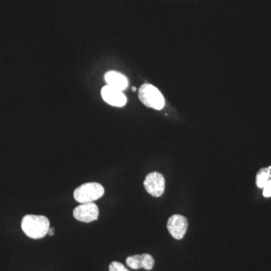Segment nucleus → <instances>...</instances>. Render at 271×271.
<instances>
[{
    "instance_id": "1",
    "label": "nucleus",
    "mask_w": 271,
    "mask_h": 271,
    "mask_svg": "<svg viewBox=\"0 0 271 271\" xmlns=\"http://www.w3.org/2000/svg\"><path fill=\"white\" fill-rule=\"evenodd\" d=\"M22 227L27 237L37 240L47 235L50 222L46 216L27 215L22 219Z\"/></svg>"
},
{
    "instance_id": "2",
    "label": "nucleus",
    "mask_w": 271,
    "mask_h": 271,
    "mask_svg": "<svg viewBox=\"0 0 271 271\" xmlns=\"http://www.w3.org/2000/svg\"><path fill=\"white\" fill-rule=\"evenodd\" d=\"M104 187L97 182H88L75 189L73 196L80 203H92L103 196Z\"/></svg>"
},
{
    "instance_id": "3",
    "label": "nucleus",
    "mask_w": 271,
    "mask_h": 271,
    "mask_svg": "<svg viewBox=\"0 0 271 271\" xmlns=\"http://www.w3.org/2000/svg\"><path fill=\"white\" fill-rule=\"evenodd\" d=\"M139 99L149 108L160 110L165 105L163 96L158 88L151 84H144L139 90Z\"/></svg>"
},
{
    "instance_id": "4",
    "label": "nucleus",
    "mask_w": 271,
    "mask_h": 271,
    "mask_svg": "<svg viewBox=\"0 0 271 271\" xmlns=\"http://www.w3.org/2000/svg\"><path fill=\"white\" fill-rule=\"evenodd\" d=\"M144 187L149 195L159 197L165 190V179L161 173L152 172L149 173L143 182Z\"/></svg>"
},
{
    "instance_id": "5",
    "label": "nucleus",
    "mask_w": 271,
    "mask_h": 271,
    "mask_svg": "<svg viewBox=\"0 0 271 271\" xmlns=\"http://www.w3.org/2000/svg\"><path fill=\"white\" fill-rule=\"evenodd\" d=\"M73 216L76 220L85 223H90L97 220L99 208L95 203H81L73 210Z\"/></svg>"
},
{
    "instance_id": "6",
    "label": "nucleus",
    "mask_w": 271,
    "mask_h": 271,
    "mask_svg": "<svg viewBox=\"0 0 271 271\" xmlns=\"http://www.w3.org/2000/svg\"><path fill=\"white\" fill-rule=\"evenodd\" d=\"M168 229L169 233L176 240H182L187 232V219L181 215H173L168 222Z\"/></svg>"
},
{
    "instance_id": "7",
    "label": "nucleus",
    "mask_w": 271,
    "mask_h": 271,
    "mask_svg": "<svg viewBox=\"0 0 271 271\" xmlns=\"http://www.w3.org/2000/svg\"><path fill=\"white\" fill-rule=\"evenodd\" d=\"M101 95L105 102L113 107H122L127 103V97L122 91L109 86L102 88Z\"/></svg>"
},
{
    "instance_id": "8",
    "label": "nucleus",
    "mask_w": 271,
    "mask_h": 271,
    "mask_svg": "<svg viewBox=\"0 0 271 271\" xmlns=\"http://www.w3.org/2000/svg\"><path fill=\"white\" fill-rule=\"evenodd\" d=\"M126 263L128 267L134 270L144 268L150 270L155 265V259L149 254L135 255L128 257L126 259Z\"/></svg>"
},
{
    "instance_id": "9",
    "label": "nucleus",
    "mask_w": 271,
    "mask_h": 271,
    "mask_svg": "<svg viewBox=\"0 0 271 271\" xmlns=\"http://www.w3.org/2000/svg\"><path fill=\"white\" fill-rule=\"evenodd\" d=\"M105 80L107 86L115 88V89L123 91L128 86V80L121 73L116 71H110L105 75Z\"/></svg>"
},
{
    "instance_id": "10",
    "label": "nucleus",
    "mask_w": 271,
    "mask_h": 271,
    "mask_svg": "<svg viewBox=\"0 0 271 271\" xmlns=\"http://www.w3.org/2000/svg\"><path fill=\"white\" fill-rule=\"evenodd\" d=\"M271 170L269 168H262L260 170L256 176V185L259 189H263L269 181Z\"/></svg>"
},
{
    "instance_id": "11",
    "label": "nucleus",
    "mask_w": 271,
    "mask_h": 271,
    "mask_svg": "<svg viewBox=\"0 0 271 271\" xmlns=\"http://www.w3.org/2000/svg\"><path fill=\"white\" fill-rule=\"evenodd\" d=\"M110 271H130L123 265L121 263L118 261H112L110 264V267H109Z\"/></svg>"
},
{
    "instance_id": "12",
    "label": "nucleus",
    "mask_w": 271,
    "mask_h": 271,
    "mask_svg": "<svg viewBox=\"0 0 271 271\" xmlns=\"http://www.w3.org/2000/svg\"><path fill=\"white\" fill-rule=\"evenodd\" d=\"M263 189H264V191H263V195H264V197H271V180H269L268 182L266 183V185H264Z\"/></svg>"
},
{
    "instance_id": "13",
    "label": "nucleus",
    "mask_w": 271,
    "mask_h": 271,
    "mask_svg": "<svg viewBox=\"0 0 271 271\" xmlns=\"http://www.w3.org/2000/svg\"><path fill=\"white\" fill-rule=\"evenodd\" d=\"M48 234H49L50 236H52L53 234H54V228H49Z\"/></svg>"
},
{
    "instance_id": "14",
    "label": "nucleus",
    "mask_w": 271,
    "mask_h": 271,
    "mask_svg": "<svg viewBox=\"0 0 271 271\" xmlns=\"http://www.w3.org/2000/svg\"><path fill=\"white\" fill-rule=\"evenodd\" d=\"M133 91H136V88H133Z\"/></svg>"
},
{
    "instance_id": "15",
    "label": "nucleus",
    "mask_w": 271,
    "mask_h": 271,
    "mask_svg": "<svg viewBox=\"0 0 271 271\" xmlns=\"http://www.w3.org/2000/svg\"><path fill=\"white\" fill-rule=\"evenodd\" d=\"M270 177L271 178V174L270 175Z\"/></svg>"
}]
</instances>
